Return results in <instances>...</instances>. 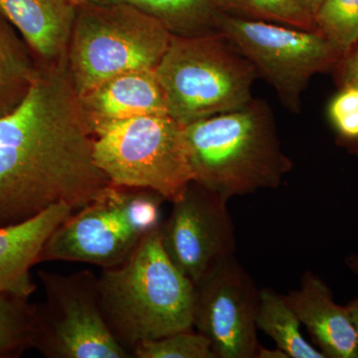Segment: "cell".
<instances>
[{
	"label": "cell",
	"instance_id": "3957f363",
	"mask_svg": "<svg viewBox=\"0 0 358 358\" xmlns=\"http://www.w3.org/2000/svg\"><path fill=\"white\" fill-rule=\"evenodd\" d=\"M193 181L229 200L275 189L293 169L265 102L183 127Z\"/></svg>",
	"mask_w": 358,
	"mask_h": 358
},
{
	"label": "cell",
	"instance_id": "7402d4cb",
	"mask_svg": "<svg viewBox=\"0 0 358 358\" xmlns=\"http://www.w3.org/2000/svg\"><path fill=\"white\" fill-rule=\"evenodd\" d=\"M136 358H217L210 341L199 331H176L145 341L133 350Z\"/></svg>",
	"mask_w": 358,
	"mask_h": 358
},
{
	"label": "cell",
	"instance_id": "ba28073f",
	"mask_svg": "<svg viewBox=\"0 0 358 358\" xmlns=\"http://www.w3.org/2000/svg\"><path fill=\"white\" fill-rule=\"evenodd\" d=\"M45 301L34 305L31 348L47 358H129L110 333L99 296L98 275L38 271Z\"/></svg>",
	"mask_w": 358,
	"mask_h": 358
},
{
	"label": "cell",
	"instance_id": "ffe728a7",
	"mask_svg": "<svg viewBox=\"0 0 358 358\" xmlns=\"http://www.w3.org/2000/svg\"><path fill=\"white\" fill-rule=\"evenodd\" d=\"M313 18L317 32L338 49L343 59L357 46L358 0H322Z\"/></svg>",
	"mask_w": 358,
	"mask_h": 358
},
{
	"label": "cell",
	"instance_id": "5b68a950",
	"mask_svg": "<svg viewBox=\"0 0 358 358\" xmlns=\"http://www.w3.org/2000/svg\"><path fill=\"white\" fill-rule=\"evenodd\" d=\"M173 34L127 2L77 7L68 67L78 96L129 71L155 70Z\"/></svg>",
	"mask_w": 358,
	"mask_h": 358
},
{
	"label": "cell",
	"instance_id": "d4e9b609",
	"mask_svg": "<svg viewBox=\"0 0 358 358\" xmlns=\"http://www.w3.org/2000/svg\"><path fill=\"white\" fill-rule=\"evenodd\" d=\"M256 358H289V357L280 348H278V350H268V348L260 345Z\"/></svg>",
	"mask_w": 358,
	"mask_h": 358
},
{
	"label": "cell",
	"instance_id": "83f0119b",
	"mask_svg": "<svg viewBox=\"0 0 358 358\" xmlns=\"http://www.w3.org/2000/svg\"><path fill=\"white\" fill-rule=\"evenodd\" d=\"M75 6H90V4L110 3V2H121L122 0H70Z\"/></svg>",
	"mask_w": 358,
	"mask_h": 358
},
{
	"label": "cell",
	"instance_id": "5bb4252c",
	"mask_svg": "<svg viewBox=\"0 0 358 358\" xmlns=\"http://www.w3.org/2000/svg\"><path fill=\"white\" fill-rule=\"evenodd\" d=\"M75 210L54 205L38 215L0 227V291L28 299L36 291L31 268L39 264L47 240Z\"/></svg>",
	"mask_w": 358,
	"mask_h": 358
},
{
	"label": "cell",
	"instance_id": "52a82bcc",
	"mask_svg": "<svg viewBox=\"0 0 358 358\" xmlns=\"http://www.w3.org/2000/svg\"><path fill=\"white\" fill-rule=\"evenodd\" d=\"M96 166L113 185L180 199L193 180L183 127L169 115H141L94 134Z\"/></svg>",
	"mask_w": 358,
	"mask_h": 358
},
{
	"label": "cell",
	"instance_id": "e0dca14e",
	"mask_svg": "<svg viewBox=\"0 0 358 358\" xmlns=\"http://www.w3.org/2000/svg\"><path fill=\"white\" fill-rule=\"evenodd\" d=\"M159 20L173 35L218 33V0H122Z\"/></svg>",
	"mask_w": 358,
	"mask_h": 358
},
{
	"label": "cell",
	"instance_id": "44dd1931",
	"mask_svg": "<svg viewBox=\"0 0 358 358\" xmlns=\"http://www.w3.org/2000/svg\"><path fill=\"white\" fill-rule=\"evenodd\" d=\"M218 4L220 10L225 6L241 11L250 16L247 20L317 32L313 14L298 0H218Z\"/></svg>",
	"mask_w": 358,
	"mask_h": 358
},
{
	"label": "cell",
	"instance_id": "8fae6325",
	"mask_svg": "<svg viewBox=\"0 0 358 358\" xmlns=\"http://www.w3.org/2000/svg\"><path fill=\"white\" fill-rule=\"evenodd\" d=\"M228 200L192 181L160 223L162 244L171 262L197 284L219 260L236 251Z\"/></svg>",
	"mask_w": 358,
	"mask_h": 358
},
{
	"label": "cell",
	"instance_id": "cb8c5ba5",
	"mask_svg": "<svg viewBox=\"0 0 358 358\" xmlns=\"http://www.w3.org/2000/svg\"><path fill=\"white\" fill-rule=\"evenodd\" d=\"M338 66L341 68V85H350L358 88V45Z\"/></svg>",
	"mask_w": 358,
	"mask_h": 358
},
{
	"label": "cell",
	"instance_id": "2e32d148",
	"mask_svg": "<svg viewBox=\"0 0 358 358\" xmlns=\"http://www.w3.org/2000/svg\"><path fill=\"white\" fill-rule=\"evenodd\" d=\"M38 71L39 63L29 47L0 15V117L10 114L23 102Z\"/></svg>",
	"mask_w": 358,
	"mask_h": 358
},
{
	"label": "cell",
	"instance_id": "f1b7e54d",
	"mask_svg": "<svg viewBox=\"0 0 358 358\" xmlns=\"http://www.w3.org/2000/svg\"><path fill=\"white\" fill-rule=\"evenodd\" d=\"M345 262L348 268L353 273V274L358 275V255L357 254H352L346 257Z\"/></svg>",
	"mask_w": 358,
	"mask_h": 358
},
{
	"label": "cell",
	"instance_id": "277c9868",
	"mask_svg": "<svg viewBox=\"0 0 358 358\" xmlns=\"http://www.w3.org/2000/svg\"><path fill=\"white\" fill-rule=\"evenodd\" d=\"M155 72L167 114L182 127L248 105L258 74L220 33L173 35Z\"/></svg>",
	"mask_w": 358,
	"mask_h": 358
},
{
	"label": "cell",
	"instance_id": "8992f818",
	"mask_svg": "<svg viewBox=\"0 0 358 358\" xmlns=\"http://www.w3.org/2000/svg\"><path fill=\"white\" fill-rule=\"evenodd\" d=\"M164 201L152 190L110 185L58 226L39 263L63 261L102 268L120 265L145 234L159 227Z\"/></svg>",
	"mask_w": 358,
	"mask_h": 358
},
{
	"label": "cell",
	"instance_id": "30bf717a",
	"mask_svg": "<svg viewBox=\"0 0 358 358\" xmlns=\"http://www.w3.org/2000/svg\"><path fill=\"white\" fill-rule=\"evenodd\" d=\"M259 294L235 254L219 260L195 284L193 329L210 341L216 357H257Z\"/></svg>",
	"mask_w": 358,
	"mask_h": 358
},
{
	"label": "cell",
	"instance_id": "6da1fadb",
	"mask_svg": "<svg viewBox=\"0 0 358 358\" xmlns=\"http://www.w3.org/2000/svg\"><path fill=\"white\" fill-rule=\"evenodd\" d=\"M94 143L67 57L39 64L23 102L0 117V227L95 200L112 183L96 166Z\"/></svg>",
	"mask_w": 358,
	"mask_h": 358
},
{
	"label": "cell",
	"instance_id": "d6986e66",
	"mask_svg": "<svg viewBox=\"0 0 358 358\" xmlns=\"http://www.w3.org/2000/svg\"><path fill=\"white\" fill-rule=\"evenodd\" d=\"M34 305L0 291V358L20 357L31 348Z\"/></svg>",
	"mask_w": 358,
	"mask_h": 358
},
{
	"label": "cell",
	"instance_id": "7a4b0ae2",
	"mask_svg": "<svg viewBox=\"0 0 358 358\" xmlns=\"http://www.w3.org/2000/svg\"><path fill=\"white\" fill-rule=\"evenodd\" d=\"M98 287L110 333L131 357L141 343L193 329L195 285L167 256L159 226L124 262L103 268Z\"/></svg>",
	"mask_w": 358,
	"mask_h": 358
},
{
	"label": "cell",
	"instance_id": "4fadbf2b",
	"mask_svg": "<svg viewBox=\"0 0 358 358\" xmlns=\"http://www.w3.org/2000/svg\"><path fill=\"white\" fill-rule=\"evenodd\" d=\"M79 100L93 134L141 115H169L164 92L152 69L122 73L79 96Z\"/></svg>",
	"mask_w": 358,
	"mask_h": 358
},
{
	"label": "cell",
	"instance_id": "4316f807",
	"mask_svg": "<svg viewBox=\"0 0 358 358\" xmlns=\"http://www.w3.org/2000/svg\"><path fill=\"white\" fill-rule=\"evenodd\" d=\"M298 1L307 9L308 13L315 16L317 9L320 8V4H322V0H298Z\"/></svg>",
	"mask_w": 358,
	"mask_h": 358
},
{
	"label": "cell",
	"instance_id": "484cf974",
	"mask_svg": "<svg viewBox=\"0 0 358 358\" xmlns=\"http://www.w3.org/2000/svg\"><path fill=\"white\" fill-rule=\"evenodd\" d=\"M348 312H350V317H352L353 327H355V334H357L358 345V296L350 301L348 306Z\"/></svg>",
	"mask_w": 358,
	"mask_h": 358
},
{
	"label": "cell",
	"instance_id": "ac0fdd59",
	"mask_svg": "<svg viewBox=\"0 0 358 358\" xmlns=\"http://www.w3.org/2000/svg\"><path fill=\"white\" fill-rule=\"evenodd\" d=\"M256 324L289 358H326L306 341L300 320L284 294L275 293L274 289H260Z\"/></svg>",
	"mask_w": 358,
	"mask_h": 358
},
{
	"label": "cell",
	"instance_id": "9a60e30c",
	"mask_svg": "<svg viewBox=\"0 0 358 358\" xmlns=\"http://www.w3.org/2000/svg\"><path fill=\"white\" fill-rule=\"evenodd\" d=\"M76 13L70 0H0V15L20 33L39 64L67 57Z\"/></svg>",
	"mask_w": 358,
	"mask_h": 358
},
{
	"label": "cell",
	"instance_id": "7c38bea8",
	"mask_svg": "<svg viewBox=\"0 0 358 358\" xmlns=\"http://www.w3.org/2000/svg\"><path fill=\"white\" fill-rule=\"evenodd\" d=\"M301 324L326 358H358L357 334L346 306L336 303L320 275L307 271L300 288L285 296Z\"/></svg>",
	"mask_w": 358,
	"mask_h": 358
},
{
	"label": "cell",
	"instance_id": "9c48e42d",
	"mask_svg": "<svg viewBox=\"0 0 358 358\" xmlns=\"http://www.w3.org/2000/svg\"><path fill=\"white\" fill-rule=\"evenodd\" d=\"M218 33L274 87L284 105L299 112L310 78L334 69L343 55L320 32L222 13Z\"/></svg>",
	"mask_w": 358,
	"mask_h": 358
},
{
	"label": "cell",
	"instance_id": "603a6c76",
	"mask_svg": "<svg viewBox=\"0 0 358 358\" xmlns=\"http://www.w3.org/2000/svg\"><path fill=\"white\" fill-rule=\"evenodd\" d=\"M329 114L339 138L358 155V88L343 85L331 101Z\"/></svg>",
	"mask_w": 358,
	"mask_h": 358
}]
</instances>
